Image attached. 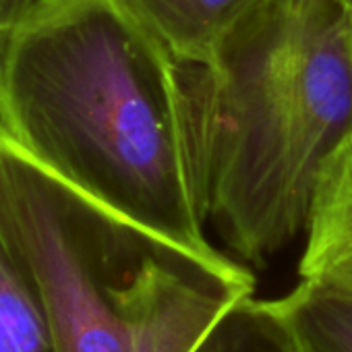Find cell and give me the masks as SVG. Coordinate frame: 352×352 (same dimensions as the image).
<instances>
[{
	"mask_svg": "<svg viewBox=\"0 0 352 352\" xmlns=\"http://www.w3.org/2000/svg\"><path fill=\"white\" fill-rule=\"evenodd\" d=\"M185 75L208 222L263 267L307 230L321 172L352 137V19L333 0H265Z\"/></svg>",
	"mask_w": 352,
	"mask_h": 352,
	"instance_id": "obj_2",
	"label": "cell"
},
{
	"mask_svg": "<svg viewBox=\"0 0 352 352\" xmlns=\"http://www.w3.org/2000/svg\"><path fill=\"white\" fill-rule=\"evenodd\" d=\"M0 352H54L40 294L0 220Z\"/></svg>",
	"mask_w": 352,
	"mask_h": 352,
	"instance_id": "obj_6",
	"label": "cell"
},
{
	"mask_svg": "<svg viewBox=\"0 0 352 352\" xmlns=\"http://www.w3.org/2000/svg\"><path fill=\"white\" fill-rule=\"evenodd\" d=\"M333 3H336V5H338V7H340L348 17H350V19H352V0H333Z\"/></svg>",
	"mask_w": 352,
	"mask_h": 352,
	"instance_id": "obj_10",
	"label": "cell"
},
{
	"mask_svg": "<svg viewBox=\"0 0 352 352\" xmlns=\"http://www.w3.org/2000/svg\"><path fill=\"white\" fill-rule=\"evenodd\" d=\"M298 352H352V296L317 282L300 280L278 298Z\"/></svg>",
	"mask_w": 352,
	"mask_h": 352,
	"instance_id": "obj_7",
	"label": "cell"
},
{
	"mask_svg": "<svg viewBox=\"0 0 352 352\" xmlns=\"http://www.w3.org/2000/svg\"><path fill=\"white\" fill-rule=\"evenodd\" d=\"M305 234L300 280L352 296V137L321 172Z\"/></svg>",
	"mask_w": 352,
	"mask_h": 352,
	"instance_id": "obj_4",
	"label": "cell"
},
{
	"mask_svg": "<svg viewBox=\"0 0 352 352\" xmlns=\"http://www.w3.org/2000/svg\"><path fill=\"white\" fill-rule=\"evenodd\" d=\"M176 60L210 65L228 36L265 0H118Z\"/></svg>",
	"mask_w": 352,
	"mask_h": 352,
	"instance_id": "obj_5",
	"label": "cell"
},
{
	"mask_svg": "<svg viewBox=\"0 0 352 352\" xmlns=\"http://www.w3.org/2000/svg\"><path fill=\"white\" fill-rule=\"evenodd\" d=\"M34 3V0H0V63L5 56V48L9 44V38L25 13V9Z\"/></svg>",
	"mask_w": 352,
	"mask_h": 352,
	"instance_id": "obj_9",
	"label": "cell"
},
{
	"mask_svg": "<svg viewBox=\"0 0 352 352\" xmlns=\"http://www.w3.org/2000/svg\"><path fill=\"white\" fill-rule=\"evenodd\" d=\"M191 352H298V346L278 298L251 294L218 317Z\"/></svg>",
	"mask_w": 352,
	"mask_h": 352,
	"instance_id": "obj_8",
	"label": "cell"
},
{
	"mask_svg": "<svg viewBox=\"0 0 352 352\" xmlns=\"http://www.w3.org/2000/svg\"><path fill=\"white\" fill-rule=\"evenodd\" d=\"M185 65L118 0H34L0 63V139L104 212L197 255L220 251Z\"/></svg>",
	"mask_w": 352,
	"mask_h": 352,
	"instance_id": "obj_1",
	"label": "cell"
},
{
	"mask_svg": "<svg viewBox=\"0 0 352 352\" xmlns=\"http://www.w3.org/2000/svg\"><path fill=\"white\" fill-rule=\"evenodd\" d=\"M0 220L40 294L54 352H191L253 274L137 228L0 139Z\"/></svg>",
	"mask_w": 352,
	"mask_h": 352,
	"instance_id": "obj_3",
	"label": "cell"
}]
</instances>
